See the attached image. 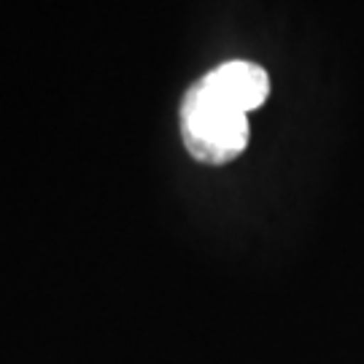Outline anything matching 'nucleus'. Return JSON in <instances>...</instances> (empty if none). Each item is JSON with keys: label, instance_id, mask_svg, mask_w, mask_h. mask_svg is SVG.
<instances>
[{"label": "nucleus", "instance_id": "obj_1", "mask_svg": "<svg viewBox=\"0 0 364 364\" xmlns=\"http://www.w3.org/2000/svg\"><path fill=\"white\" fill-rule=\"evenodd\" d=\"M181 138L186 151L205 165H227L248 144V119L197 81L183 95Z\"/></svg>", "mask_w": 364, "mask_h": 364}, {"label": "nucleus", "instance_id": "obj_2", "mask_svg": "<svg viewBox=\"0 0 364 364\" xmlns=\"http://www.w3.org/2000/svg\"><path fill=\"white\" fill-rule=\"evenodd\" d=\"M216 97H221L224 103H230L232 108H237L240 114L254 111L264 103L267 92H270V78L254 63L246 60H232L224 63L216 70H210L208 76L200 78Z\"/></svg>", "mask_w": 364, "mask_h": 364}]
</instances>
